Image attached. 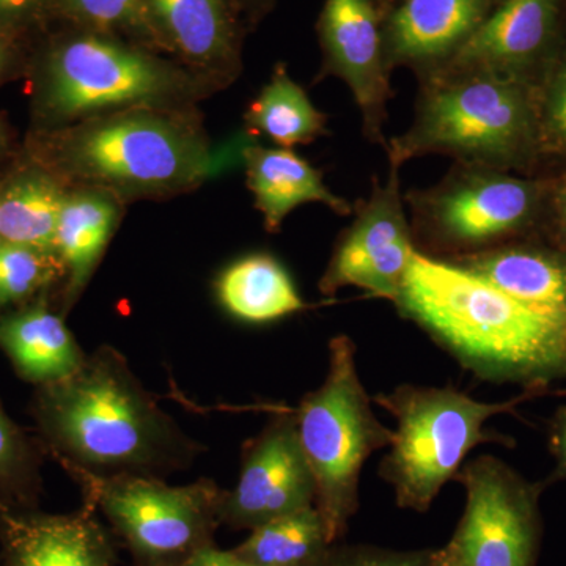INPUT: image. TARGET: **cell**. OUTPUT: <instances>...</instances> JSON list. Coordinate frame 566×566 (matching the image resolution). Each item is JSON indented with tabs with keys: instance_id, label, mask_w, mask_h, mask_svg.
Masks as SVG:
<instances>
[{
	"instance_id": "6da1fadb",
	"label": "cell",
	"mask_w": 566,
	"mask_h": 566,
	"mask_svg": "<svg viewBox=\"0 0 566 566\" xmlns=\"http://www.w3.org/2000/svg\"><path fill=\"white\" fill-rule=\"evenodd\" d=\"M40 389L36 417L65 468L163 479L188 469L202 452L112 346L88 354L70 378Z\"/></svg>"
},
{
	"instance_id": "7a4b0ae2",
	"label": "cell",
	"mask_w": 566,
	"mask_h": 566,
	"mask_svg": "<svg viewBox=\"0 0 566 566\" xmlns=\"http://www.w3.org/2000/svg\"><path fill=\"white\" fill-rule=\"evenodd\" d=\"M394 304L480 378L546 390L566 376V323L447 260L416 249Z\"/></svg>"
},
{
	"instance_id": "3957f363",
	"label": "cell",
	"mask_w": 566,
	"mask_h": 566,
	"mask_svg": "<svg viewBox=\"0 0 566 566\" xmlns=\"http://www.w3.org/2000/svg\"><path fill=\"white\" fill-rule=\"evenodd\" d=\"M415 122L387 140L389 161L423 155L505 170L538 144V111L526 81L482 69H444L419 80Z\"/></svg>"
},
{
	"instance_id": "277c9868",
	"label": "cell",
	"mask_w": 566,
	"mask_h": 566,
	"mask_svg": "<svg viewBox=\"0 0 566 566\" xmlns=\"http://www.w3.org/2000/svg\"><path fill=\"white\" fill-rule=\"evenodd\" d=\"M543 394L546 390L526 389L501 403L438 387L400 386L376 395V403L397 420L389 453L379 468V475L394 488L397 504L427 512L472 449L486 442L513 444L486 431L488 420L505 412L515 415L516 406Z\"/></svg>"
},
{
	"instance_id": "5b68a950",
	"label": "cell",
	"mask_w": 566,
	"mask_h": 566,
	"mask_svg": "<svg viewBox=\"0 0 566 566\" xmlns=\"http://www.w3.org/2000/svg\"><path fill=\"white\" fill-rule=\"evenodd\" d=\"M61 155L73 177L132 196L185 189L212 170L203 137L161 107L87 118L63 137Z\"/></svg>"
},
{
	"instance_id": "8992f818",
	"label": "cell",
	"mask_w": 566,
	"mask_h": 566,
	"mask_svg": "<svg viewBox=\"0 0 566 566\" xmlns=\"http://www.w3.org/2000/svg\"><path fill=\"white\" fill-rule=\"evenodd\" d=\"M293 415L315 479V505L333 543L356 513L365 461L394 439V431L375 416L360 382L352 338L337 335L331 340L323 385L305 395Z\"/></svg>"
},
{
	"instance_id": "52a82bcc",
	"label": "cell",
	"mask_w": 566,
	"mask_h": 566,
	"mask_svg": "<svg viewBox=\"0 0 566 566\" xmlns=\"http://www.w3.org/2000/svg\"><path fill=\"white\" fill-rule=\"evenodd\" d=\"M65 469L80 486L84 505L102 513L133 566H182L214 545L223 490L212 480L172 486L153 476Z\"/></svg>"
},
{
	"instance_id": "ba28073f",
	"label": "cell",
	"mask_w": 566,
	"mask_h": 566,
	"mask_svg": "<svg viewBox=\"0 0 566 566\" xmlns=\"http://www.w3.org/2000/svg\"><path fill=\"white\" fill-rule=\"evenodd\" d=\"M199 85L170 63L147 51L99 33L74 36L52 52L44 103L63 120L92 118L104 112L172 106Z\"/></svg>"
},
{
	"instance_id": "9c48e42d",
	"label": "cell",
	"mask_w": 566,
	"mask_h": 566,
	"mask_svg": "<svg viewBox=\"0 0 566 566\" xmlns=\"http://www.w3.org/2000/svg\"><path fill=\"white\" fill-rule=\"evenodd\" d=\"M539 200L538 182L460 163L438 185L405 196L415 243L447 259L505 244L531 226Z\"/></svg>"
},
{
	"instance_id": "30bf717a",
	"label": "cell",
	"mask_w": 566,
	"mask_h": 566,
	"mask_svg": "<svg viewBox=\"0 0 566 566\" xmlns=\"http://www.w3.org/2000/svg\"><path fill=\"white\" fill-rule=\"evenodd\" d=\"M465 509L449 551L455 566H534L542 483H531L494 457L461 465Z\"/></svg>"
},
{
	"instance_id": "8fae6325",
	"label": "cell",
	"mask_w": 566,
	"mask_h": 566,
	"mask_svg": "<svg viewBox=\"0 0 566 566\" xmlns=\"http://www.w3.org/2000/svg\"><path fill=\"white\" fill-rule=\"evenodd\" d=\"M389 163L386 185L374 178L370 197L357 203L352 227L338 238L319 281L324 296L357 286L394 303L400 293L416 243L403 207L401 164Z\"/></svg>"
},
{
	"instance_id": "7c38bea8",
	"label": "cell",
	"mask_w": 566,
	"mask_h": 566,
	"mask_svg": "<svg viewBox=\"0 0 566 566\" xmlns=\"http://www.w3.org/2000/svg\"><path fill=\"white\" fill-rule=\"evenodd\" d=\"M386 18L379 0H326L318 31L322 77L348 85L363 117L365 139L387 147V104L394 98L386 48Z\"/></svg>"
},
{
	"instance_id": "4fadbf2b",
	"label": "cell",
	"mask_w": 566,
	"mask_h": 566,
	"mask_svg": "<svg viewBox=\"0 0 566 566\" xmlns=\"http://www.w3.org/2000/svg\"><path fill=\"white\" fill-rule=\"evenodd\" d=\"M316 485L293 412L279 415L244 452L240 479L223 491L221 526L253 528L315 505Z\"/></svg>"
},
{
	"instance_id": "5bb4252c",
	"label": "cell",
	"mask_w": 566,
	"mask_h": 566,
	"mask_svg": "<svg viewBox=\"0 0 566 566\" xmlns=\"http://www.w3.org/2000/svg\"><path fill=\"white\" fill-rule=\"evenodd\" d=\"M117 538L82 505L69 515L0 509V566H115Z\"/></svg>"
},
{
	"instance_id": "9a60e30c",
	"label": "cell",
	"mask_w": 566,
	"mask_h": 566,
	"mask_svg": "<svg viewBox=\"0 0 566 566\" xmlns=\"http://www.w3.org/2000/svg\"><path fill=\"white\" fill-rule=\"evenodd\" d=\"M494 0H401L386 18L390 66L419 80L447 65L493 13Z\"/></svg>"
},
{
	"instance_id": "2e32d148",
	"label": "cell",
	"mask_w": 566,
	"mask_h": 566,
	"mask_svg": "<svg viewBox=\"0 0 566 566\" xmlns=\"http://www.w3.org/2000/svg\"><path fill=\"white\" fill-rule=\"evenodd\" d=\"M556 21V0H505L441 70L482 69L526 81L524 73L545 52Z\"/></svg>"
},
{
	"instance_id": "e0dca14e",
	"label": "cell",
	"mask_w": 566,
	"mask_h": 566,
	"mask_svg": "<svg viewBox=\"0 0 566 566\" xmlns=\"http://www.w3.org/2000/svg\"><path fill=\"white\" fill-rule=\"evenodd\" d=\"M538 314L566 323V255L527 244H501L447 259Z\"/></svg>"
},
{
	"instance_id": "ac0fdd59",
	"label": "cell",
	"mask_w": 566,
	"mask_h": 566,
	"mask_svg": "<svg viewBox=\"0 0 566 566\" xmlns=\"http://www.w3.org/2000/svg\"><path fill=\"white\" fill-rule=\"evenodd\" d=\"M244 163L249 189L270 232H279L300 205L323 203L338 216L353 214L356 208L327 188L322 170L290 148L249 147Z\"/></svg>"
},
{
	"instance_id": "d6986e66",
	"label": "cell",
	"mask_w": 566,
	"mask_h": 566,
	"mask_svg": "<svg viewBox=\"0 0 566 566\" xmlns=\"http://www.w3.org/2000/svg\"><path fill=\"white\" fill-rule=\"evenodd\" d=\"M0 348L22 379L40 387L70 378L88 356L62 316L44 304L0 316Z\"/></svg>"
},
{
	"instance_id": "ffe728a7",
	"label": "cell",
	"mask_w": 566,
	"mask_h": 566,
	"mask_svg": "<svg viewBox=\"0 0 566 566\" xmlns=\"http://www.w3.org/2000/svg\"><path fill=\"white\" fill-rule=\"evenodd\" d=\"M161 46L199 69L226 73L237 61L227 0H145Z\"/></svg>"
},
{
	"instance_id": "44dd1931",
	"label": "cell",
	"mask_w": 566,
	"mask_h": 566,
	"mask_svg": "<svg viewBox=\"0 0 566 566\" xmlns=\"http://www.w3.org/2000/svg\"><path fill=\"white\" fill-rule=\"evenodd\" d=\"M117 218V207L106 193L88 191L65 197L55 230V253L66 275V304H73L91 282Z\"/></svg>"
},
{
	"instance_id": "7402d4cb",
	"label": "cell",
	"mask_w": 566,
	"mask_h": 566,
	"mask_svg": "<svg viewBox=\"0 0 566 566\" xmlns=\"http://www.w3.org/2000/svg\"><path fill=\"white\" fill-rule=\"evenodd\" d=\"M216 289L223 308L248 323L275 322L307 307L285 268L266 253L230 264Z\"/></svg>"
},
{
	"instance_id": "603a6c76",
	"label": "cell",
	"mask_w": 566,
	"mask_h": 566,
	"mask_svg": "<svg viewBox=\"0 0 566 566\" xmlns=\"http://www.w3.org/2000/svg\"><path fill=\"white\" fill-rule=\"evenodd\" d=\"M245 120L252 132L270 137L283 148L312 144L329 134L327 115L316 109L283 65L275 66L273 77L249 106Z\"/></svg>"
},
{
	"instance_id": "cb8c5ba5",
	"label": "cell",
	"mask_w": 566,
	"mask_h": 566,
	"mask_svg": "<svg viewBox=\"0 0 566 566\" xmlns=\"http://www.w3.org/2000/svg\"><path fill=\"white\" fill-rule=\"evenodd\" d=\"M252 534L233 553L260 566H308L329 557V536L316 505L275 517Z\"/></svg>"
},
{
	"instance_id": "d4e9b609",
	"label": "cell",
	"mask_w": 566,
	"mask_h": 566,
	"mask_svg": "<svg viewBox=\"0 0 566 566\" xmlns=\"http://www.w3.org/2000/svg\"><path fill=\"white\" fill-rule=\"evenodd\" d=\"M65 193L46 175H25L0 193V238L55 253V230Z\"/></svg>"
},
{
	"instance_id": "484cf974",
	"label": "cell",
	"mask_w": 566,
	"mask_h": 566,
	"mask_svg": "<svg viewBox=\"0 0 566 566\" xmlns=\"http://www.w3.org/2000/svg\"><path fill=\"white\" fill-rule=\"evenodd\" d=\"M59 273L65 274L57 253L3 243L0 248V311L31 300Z\"/></svg>"
},
{
	"instance_id": "4316f807",
	"label": "cell",
	"mask_w": 566,
	"mask_h": 566,
	"mask_svg": "<svg viewBox=\"0 0 566 566\" xmlns=\"http://www.w3.org/2000/svg\"><path fill=\"white\" fill-rule=\"evenodd\" d=\"M66 11L99 35L133 36L145 43L159 44L145 0H63Z\"/></svg>"
},
{
	"instance_id": "83f0119b",
	"label": "cell",
	"mask_w": 566,
	"mask_h": 566,
	"mask_svg": "<svg viewBox=\"0 0 566 566\" xmlns=\"http://www.w3.org/2000/svg\"><path fill=\"white\" fill-rule=\"evenodd\" d=\"M33 465L20 428L0 408V490L14 501H28L33 491Z\"/></svg>"
},
{
	"instance_id": "f1b7e54d",
	"label": "cell",
	"mask_w": 566,
	"mask_h": 566,
	"mask_svg": "<svg viewBox=\"0 0 566 566\" xmlns=\"http://www.w3.org/2000/svg\"><path fill=\"white\" fill-rule=\"evenodd\" d=\"M538 114V136L545 132L547 140L566 151V59L554 70L546 85L543 107Z\"/></svg>"
},
{
	"instance_id": "f546056e",
	"label": "cell",
	"mask_w": 566,
	"mask_h": 566,
	"mask_svg": "<svg viewBox=\"0 0 566 566\" xmlns=\"http://www.w3.org/2000/svg\"><path fill=\"white\" fill-rule=\"evenodd\" d=\"M431 553H389V551H349L329 556L327 566H427Z\"/></svg>"
},
{
	"instance_id": "4dcf8cb0",
	"label": "cell",
	"mask_w": 566,
	"mask_h": 566,
	"mask_svg": "<svg viewBox=\"0 0 566 566\" xmlns=\"http://www.w3.org/2000/svg\"><path fill=\"white\" fill-rule=\"evenodd\" d=\"M331 556V554H329ZM329 564V557L326 560L318 562V564L308 566H327ZM182 566H260L252 564V562L244 560V558L238 557L237 554L230 551H222L214 545L205 547L199 554H196Z\"/></svg>"
},
{
	"instance_id": "1f68e13d",
	"label": "cell",
	"mask_w": 566,
	"mask_h": 566,
	"mask_svg": "<svg viewBox=\"0 0 566 566\" xmlns=\"http://www.w3.org/2000/svg\"><path fill=\"white\" fill-rule=\"evenodd\" d=\"M549 449L556 458V476L566 479V406L558 409L551 423Z\"/></svg>"
},
{
	"instance_id": "d6a6232c",
	"label": "cell",
	"mask_w": 566,
	"mask_h": 566,
	"mask_svg": "<svg viewBox=\"0 0 566 566\" xmlns=\"http://www.w3.org/2000/svg\"><path fill=\"white\" fill-rule=\"evenodd\" d=\"M40 0H0V17L21 18L31 13Z\"/></svg>"
},
{
	"instance_id": "836d02e7",
	"label": "cell",
	"mask_w": 566,
	"mask_h": 566,
	"mask_svg": "<svg viewBox=\"0 0 566 566\" xmlns=\"http://www.w3.org/2000/svg\"><path fill=\"white\" fill-rule=\"evenodd\" d=\"M427 566H455V564H453L449 551L444 547V549L436 551V553L430 554Z\"/></svg>"
},
{
	"instance_id": "e575fe53",
	"label": "cell",
	"mask_w": 566,
	"mask_h": 566,
	"mask_svg": "<svg viewBox=\"0 0 566 566\" xmlns=\"http://www.w3.org/2000/svg\"><path fill=\"white\" fill-rule=\"evenodd\" d=\"M557 211H558V222H560L562 233H564L566 241V182L562 191L558 192L557 197Z\"/></svg>"
},
{
	"instance_id": "d590c367",
	"label": "cell",
	"mask_w": 566,
	"mask_h": 566,
	"mask_svg": "<svg viewBox=\"0 0 566 566\" xmlns=\"http://www.w3.org/2000/svg\"><path fill=\"white\" fill-rule=\"evenodd\" d=\"M3 62H6V51H3L2 43H0V71H2Z\"/></svg>"
},
{
	"instance_id": "8d00e7d4",
	"label": "cell",
	"mask_w": 566,
	"mask_h": 566,
	"mask_svg": "<svg viewBox=\"0 0 566 566\" xmlns=\"http://www.w3.org/2000/svg\"><path fill=\"white\" fill-rule=\"evenodd\" d=\"M3 241L2 238H0V248H2Z\"/></svg>"
}]
</instances>
